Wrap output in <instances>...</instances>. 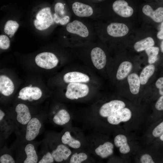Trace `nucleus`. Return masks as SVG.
Instances as JSON below:
<instances>
[{"instance_id": "1", "label": "nucleus", "mask_w": 163, "mask_h": 163, "mask_svg": "<svg viewBox=\"0 0 163 163\" xmlns=\"http://www.w3.org/2000/svg\"><path fill=\"white\" fill-rule=\"evenodd\" d=\"M66 30L70 37L75 41L84 44L91 42L96 35L95 30L81 20L75 19L66 25Z\"/></svg>"}, {"instance_id": "2", "label": "nucleus", "mask_w": 163, "mask_h": 163, "mask_svg": "<svg viewBox=\"0 0 163 163\" xmlns=\"http://www.w3.org/2000/svg\"><path fill=\"white\" fill-rule=\"evenodd\" d=\"M47 116L40 113L33 117L22 130L15 132L17 137L15 143L33 141L42 131L43 121Z\"/></svg>"}, {"instance_id": "3", "label": "nucleus", "mask_w": 163, "mask_h": 163, "mask_svg": "<svg viewBox=\"0 0 163 163\" xmlns=\"http://www.w3.org/2000/svg\"><path fill=\"white\" fill-rule=\"evenodd\" d=\"M34 10L32 23L36 30L40 32L44 31L55 24L52 5L47 3L43 4L37 6Z\"/></svg>"}, {"instance_id": "4", "label": "nucleus", "mask_w": 163, "mask_h": 163, "mask_svg": "<svg viewBox=\"0 0 163 163\" xmlns=\"http://www.w3.org/2000/svg\"><path fill=\"white\" fill-rule=\"evenodd\" d=\"M5 112L16 126L15 132L22 130L33 117L38 114L33 112L28 104L21 102L17 103L11 110Z\"/></svg>"}, {"instance_id": "5", "label": "nucleus", "mask_w": 163, "mask_h": 163, "mask_svg": "<svg viewBox=\"0 0 163 163\" xmlns=\"http://www.w3.org/2000/svg\"><path fill=\"white\" fill-rule=\"evenodd\" d=\"M69 7L71 13L79 18H99L100 16L98 8L93 4L84 0L70 1Z\"/></svg>"}, {"instance_id": "6", "label": "nucleus", "mask_w": 163, "mask_h": 163, "mask_svg": "<svg viewBox=\"0 0 163 163\" xmlns=\"http://www.w3.org/2000/svg\"><path fill=\"white\" fill-rule=\"evenodd\" d=\"M17 148L15 160L16 162L37 163L39 160L37 145L33 141L15 144Z\"/></svg>"}, {"instance_id": "7", "label": "nucleus", "mask_w": 163, "mask_h": 163, "mask_svg": "<svg viewBox=\"0 0 163 163\" xmlns=\"http://www.w3.org/2000/svg\"><path fill=\"white\" fill-rule=\"evenodd\" d=\"M52 6L55 24L66 25L70 22L72 13L64 0H54Z\"/></svg>"}, {"instance_id": "8", "label": "nucleus", "mask_w": 163, "mask_h": 163, "mask_svg": "<svg viewBox=\"0 0 163 163\" xmlns=\"http://www.w3.org/2000/svg\"><path fill=\"white\" fill-rule=\"evenodd\" d=\"M43 96V91L40 88L30 85L23 87L19 91L17 98L20 102L31 103L40 101Z\"/></svg>"}, {"instance_id": "9", "label": "nucleus", "mask_w": 163, "mask_h": 163, "mask_svg": "<svg viewBox=\"0 0 163 163\" xmlns=\"http://www.w3.org/2000/svg\"><path fill=\"white\" fill-rule=\"evenodd\" d=\"M65 95L70 100L78 99L87 96L90 91L88 83L72 82L67 84Z\"/></svg>"}, {"instance_id": "10", "label": "nucleus", "mask_w": 163, "mask_h": 163, "mask_svg": "<svg viewBox=\"0 0 163 163\" xmlns=\"http://www.w3.org/2000/svg\"><path fill=\"white\" fill-rule=\"evenodd\" d=\"M34 60L37 66L46 69L54 68L57 66L59 61L57 56L50 52H44L37 54Z\"/></svg>"}, {"instance_id": "11", "label": "nucleus", "mask_w": 163, "mask_h": 163, "mask_svg": "<svg viewBox=\"0 0 163 163\" xmlns=\"http://www.w3.org/2000/svg\"><path fill=\"white\" fill-rule=\"evenodd\" d=\"M43 141L47 144L56 162H60L67 160L72 153L71 150L62 143L55 146L44 139Z\"/></svg>"}, {"instance_id": "12", "label": "nucleus", "mask_w": 163, "mask_h": 163, "mask_svg": "<svg viewBox=\"0 0 163 163\" xmlns=\"http://www.w3.org/2000/svg\"><path fill=\"white\" fill-rule=\"evenodd\" d=\"M0 135L4 139H7L10 135L16 129V126L7 113L0 109Z\"/></svg>"}, {"instance_id": "13", "label": "nucleus", "mask_w": 163, "mask_h": 163, "mask_svg": "<svg viewBox=\"0 0 163 163\" xmlns=\"http://www.w3.org/2000/svg\"><path fill=\"white\" fill-rule=\"evenodd\" d=\"M89 56L92 64L97 69H101L107 63V56L104 50L99 46L93 47L91 49Z\"/></svg>"}, {"instance_id": "14", "label": "nucleus", "mask_w": 163, "mask_h": 163, "mask_svg": "<svg viewBox=\"0 0 163 163\" xmlns=\"http://www.w3.org/2000/svg\"><path fill=\"white\" fill-rule=\"evenodd\" d=\"M125 103L119 100H111L103 104L99 110V114L102 117H107L114 113L125 107Z\"/></svg>"}, {"instance_id": "15", "label": "nucleus", "mask_w": 163, "mask_h": 163, "mask_svg": "<svg viewBox=\"0 0 163 163\" xmlns=\"http://www.w3.org/2000/svg\"><path fill=\"white\" fill-rule=\"evenodd\" d=\"M132 116V113L130 109L125 107L107 117V120L110 124L117 125L121 122L128 121Z\"/></svg>"}, {"instance_id": "16", "label": "nucleus", "mask_w": 163, "mask_h": 163, "mask_svg": "<svg viewBox=\"0 0 163 163\" xmlns=\"http://www.w3.org/2000/svg\"><path fill=\"white\" fill-rule=\"evenodd\" d=\"M15 90L14 83L12 79L5 74L0 75L1 97L8 98L13 94Z\"/></svg>"}, {"instance_id": "17", "label": "nucleus", "mask_w": 163, "mask_h": 163, "mask_svg": "<svg viewBox=\"0 0 163 163\" xmlns=\"http://www.w3.org/2000/svg\"><path fill=\"white\" fill-rule=\"evenodd\" d=\"M112 8L117 14L123 18L129 17L133 13V8L124 0L115 1L113 3Z\"/></svg>"}, {"instance_id": "18", "label": "nucleus", "mask_w": 163, "mask_h": 163, "mask_svg": "<svg viewBox=\"0 0 163 163\" xmlns=\"http://www.w3.org/2000/svg\"><path fill=\"white\" fill-rule=\"evenodd\" d=\"M129 29L125 24L118 22H112L107 27L106 31L108 35L113 37H120L126 35Z\"/></svg>"}, {"instance_id": "19", "label": "nucleus", "mask_w": 163, "mask_h": 163, "mask_svg": "<svg viewBox=\"0 0 163 163\" xmlns=\"http://www.w3.org/2000/svg\"><path fill=\"white\" fill-rule=\"evenodd\" d=\"M62 79L66 84L72 82L88 83L90 81L89 76L87 74L78 71L67 72L63 76Z\"/></svg>"}, {"instance_id": "20", "label": "nucleus", "mask_w": 163, "mask_h": 163, "mask_svg": "<svg viewBox=\"0 0 163 163\" xmlns=\"http://www.w3.org/2000/svg\"><path fill=\"white\" fill-rule=\"evenodd\" d=\"M49 117L52 121L59 126H63L69 121L70 115L65 109L61 108L57 111H52L49 113Z\"/></svg>"}, {"instance_id": "21", "label": "nucleus", "mask_w": 163, "mask_h": 163, "mask_svg": "<svg viewBox=\"0 0 163 163\" xmlns=\"http://www.w3.org/2000/svg\"><path fill=\"white\" fill-rule=\"evenodd\" d=\"M142 11L145 15L150 17L154 21L159 23L163 21V7H160L154 10L149 5H145Z\"/></svg>"}, {"instance_id": "22", "label": "nucleus", "mask_w": 163, "mask_h": 163, "mask_svg": "<svg viewBox=\"0 0 163 163\" xmlns=\"http://www.w3.org/2000/svg\"><path fill=\"white\" fill-rule=\"evenodd\" d=\"M115 146L119 148L120 152L126 154L130 151V148L128 143L127 138L124 135L120 134L117 135L114 140Z\"/></svg>"}, {"instance_id": "23", "label": "nucleus", "mask_w": 163, "mask_h": 163, "mask_svg": "<svg viewBox=\"0 0 163 163\" xmlns=\"http://www.w3.org/2000/svg\"><path fill=\"white\" fill-rule=\"evenodd\" d=\"M40 151L38 153L39 160L38 163H52L55 161L49 150L46 143L43 140Z\"/></svg>"}, {"instance_id": "24", "label": "nucleus", "mask_w": 163, "mask_h": 163, "mask_svg": "<svg viewBox=\"0 0 163 163\" xmlns=\"http://www.w3.org/2000/svg\"><path fill=\"white\" fill-rule=\"evenodd\" d=\"M114 145L110 142H107L100 145L95 150L96 154L103 158H106L113 153Z\"/></svg>"}, {"instance_id": "25", "label": "nucleus", "mask_w": 163, "mask_h": 163, "mask_svg": "<svg viewBox=\"0 0 163 163\" xmlns=\"http://www.w3.org/2000/svg\"><path fill=\"white\" fill-rule=\"evenodd\" d=\"M133 64L128 61H124L119 66L117 72L116 77L119 80L124 79L128 76L133 68Z\"/></svg>"}, {"instance_id": "26", "label": "nucleus", "mask_w": 163, "mask_h": 163, "mask_svg": "<svg viewBox=\"0 0 163 163\" xmlns=\"http://www.w3.org/2000/svg\"><path fill=\"white\" fill-rule=\"evenodd\" d=\"M127 80L131 92L133 94H138L141 85L138 75L135 73H131L128 76Z\"/></svg>"}, {"instance_id": "27", "label": "nucleus", "mask_w": 163, "mask_h": 163, "mask_svg": "<svg viewBox=\"0 0 163 163\" xmlns=\"http://www.w3.org/2000/svg\"><path fill=\"white\" fill-rule=\"evenodd\" d=\"M61 140L62 143L73 149H78L81 145L80 141L72 137L69 131L64 133L61 136Z\"/></svg>"}, {"instance_id": "28", "label": "nucleus", "mask_w": 163, "mask_h": 163, "mask_svg": "<svg viewBox=\"0 0 163 163\" xmlns=\"http://www.w3.org/2000/svg\"><path fill=\"white\" fill-rule=\"evenodd\" d=\"M155 67L152 64H149L145 67L141 72L139 78L141 84L145 85L155 72Z\"/></svg>"}, {"instance_id": "29", "label": "nucleus", "mask_w": 163, "mask_h": 163, "mask_svg": "<svg viewBox=\"0 0 163 163\" xmlns=\"http://www.w3.org/2000/svg\"><path fill=\"white\" fill-rule=\"evenodd\" d=\"M154 44L153 39L151 37H148L136 42L134 45V48L136 51L140 52L154 46Z\"/></svg>"}, {"instance_id": "30", "label": "nucleus", "mask_w": 163, "mask_h": 163, "mask_svg": "<svg viewBox=\"0 0 163 163\" xmlns=\"http://www.w3.org/2000/svg\"><path fill=\"white\" fill-rule=\"evenodd\" d=\"M19 27V24L16 21L9 20L5 23L4 27V31L10 38L14 36Z\"/></svg>"}, {"instance_id": "31", "label": "nucleus", "mask_w": 163, "mask_h": 163, "mask_svg": "<svg viewBox=\"0 0 163 163\" xmlns=\"http://www.w3.org/2000/svg\"><path fill=\"white\" fill-rule=\"evenodd\" d=\"M159 50L158 47L153 46L148 47L145 50L148 57V61L149 64H153L156 62Z\"/></svg>"}, {"instance_id": "32", "label": "nucleus", "mask_w": 163, "mask_h": 163, "mask_svg": "<svg viewBox=\"0 0 163 163\" xmlns=\"http://www.w3.org/2000/svg\"><path fill=\"white\" fill-rule=\"evenodd\" d=\"M0 156V163H15L16 161L8 150L4 148L2 150Z\"/></svg>"}, {"instance_id": "33", "label": "nucleus", "mask_w": 163, "mask_h": 163, "mask_svg": "<svg viewBox=\"0 0 163 163\" xmlns=\"http://www.w3.org/2000/svg\"><path fill=\"white\" fill-rule=\"evenodd\" d=\"M88 158L87 155L84 152H80L78 153H75L71 156L69 163H81L87 160Z\"/></svg>"}, {"instance_id": "34", "label": "nucleus", "mask_w": 163, "mask_h": 163, "mask_svg": "<svg viewBox=\"0 0 163 163\" xmlns=\"http://www.w3.org/2000/svg\"><path fill=\"white\" fill-rule=\"evenodd\" d=\"M10 46V41L8 36L5 34L0 35V48L2 50L8 49Z\"/></svg>"}, {"instance_id": "35", "label": "nucleus", "mask_w": 163, "mask_h": 163, "mask_svg": "<svg viewBox=\"0 0 163 163\" xmlns=\"http://www.w3.org/2000/svg\"><path fill=\"white\" fill-rule=\"evenodd\" d=\"M163 134V121L157 126L153 129L152 134L153 136L160 137Z\"/></svg>"}, {"instance_id": "36", "label": "nucleus", "mask_w": 163, "mask_h": 163, "mask_svg": "<svg viewBox=\"0 0 163 163\" xmlns=\"http://www.w3.org/2000/svg\"><path fill=\"white\" fill-rule=\"evenodd\" d=\"M140 162L142 163H155L152 157L147 153L143 154L141 156L140 158Z\"/></svg>"}, {"instance_id": "37", "label": "nucleus", "mask_w": 163, "mask_h": 163, "mask_svg": "<svg viewBox=\"0 0 163 163\" xmlns=\"http://www.w3.org/2000/svg\"><path fill=\"white\" fill-rule=\"evenodd\" d=\"M156 87L158 89L160 95H163V77L158 78L155 83Z\"/></svg>"}, {"instance_id": "38", "label": "nucleus", "mask_w": 163, "mask_h": 163, "mask_svg": "<svg viewBox=\"0 0 163 163\" xmlns=\"http://www.w3.org/2000/svg\"><path fill=\"white\" fill-rule=\"evenodd\" d=\"M155 107L158 110H163V95H161L157 101Z\"/></svg>"}, {"instance_id": "39", "label": "nucleus", "mask_w": 163, "mask_h": 163, "mask_svg": "<svg viewBox=\"0 0 163 163\" xmlns=\"http://www.w3.org/2000/svg\"><path fill=\"white\" fill-rule=\"evenodd\" d=\"M157 38L161 40H163V21L161 24L159 31L157 34Z\"/></svg>"}, {"instance_id": "40", "label": "nucleus", "mask_w": 163, "mask_h": 163, "mask_svg": "<svg viewBox=\"0 0 163 163\" xmlns=\"http://www.w3.org/2000/svg\"><path fill=\"white\" fill-rule=\"evenodd\" d=\"M87 2L91 3L92 4L94 3H99V2L102 1L103 0H84Z\"/></svg>"}, {"instance_id": "41", "label": "nucleus", "mask_w": 163, "mask_h": 163, "mask_svg": "<svg viewBox=\"0 0 163 163\" xmlns=\"http://www.w3.org/2000/svg\"><path fill=\"white\" fill-rule=\"evenodd\" d=\"M161 50L162 53H163V40L162 41L160 44Z\"/></svg>"}, {"instance_id": "42", "label": "nucleus", "mask_w": 163, "mask_h": 163, "mask_svg": "<svg viewBox=\"0 0 163 163\" xmlns=\"http://www.w3.org/2000/svg\"><path fill=\"white\" fill-rule=\"evenodd\" d=\"M159 137L161 141H163V134Z\"/></svg>"}]
</instances>
